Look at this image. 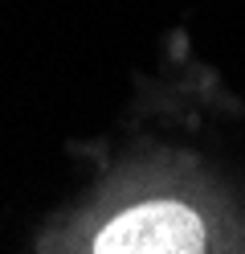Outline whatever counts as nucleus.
<instances>
[{
  "label": "nucleus",
  "mask_w": 245,
  "mask_h": 254,
  "mask_svg": "<svg viewBox=\"0 0 245 254\" xmlns=\"http://www.w3.org/2000/svg\"><path fill=\"white\" fill-rule=\"evenodd\" d=\"M90 254H208V221L180 197L135 201L94 230Z\"/></svg>",
  "instance_id": "obj_1"
}]
</instances>
